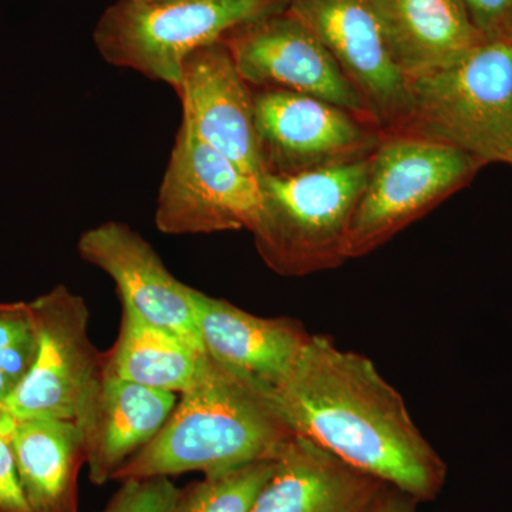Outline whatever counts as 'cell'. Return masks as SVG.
Returning <instances> with one entry per match:
<instances>
[{
	"mask_svg": "<svg viewBox=\"0 0 512 512\" xmlns=\"http://www.w3.org/2000/svg\"><path fill=\"white\" fill-rule=\"evenodd\" d=\"M268 393L295 436L348 466L417 503L443 491L446 463L414 423L402 394L366 356L311 335L291 372Z\"/></svg>",
	"mask_w": 512,
	"mask_h": 512,
	"instance_id": "6da1fadb",
	"label": "cell"
},
{
	"mask_svg": "<svg viewBox=\"0 0 512 512\" xmlns=\"http://www.w3.org/2000/svg\"><path fill=\"white\" fill-rule=\"evenodd\" d=\"M180 396L163 429L121 466L113 481L185 473L208 476L275 460L295 436L268 390L210 356L201 375Z\"/></svg>",
	"mask_w": 512,
	"mask_h": 512,
	"instance_id": "7a4b0ae2",
	"label": "cell"
},
{
	"mask_svg": "<svg viewBox=\"0 0 512 512\" xmlns=\"http://www.w3.org/2000/svg\"><path fill=\"white\" fill-rule=\"evenodd\" d=\"M369 164L370 157L306 173L259 177L261 204L251 234L271 271L298 278L348 261L346 237Z\"/></svg>",
	"mask_w": 512,
	"mask_h": 512,
	"instance_id": "3957f363",
	"label": "cell"
},
{
	"mask_svg": "<svg viewBox=\"0 0 512 512\" xmlns=\"http://www.w3.org/2000/svg\"><path fill=\"white\" fill-rule=\"evenodd\" d=\"M402 128L488 164L512 165V30L466 59L410 80Z\"/></svg>",
	"mask_w": 512,
	"mask_h": 512,
	"instance_id": "277c9868",
	"label": "cell"
},
{
	"mask_svg": "<svg viewBox=\"0 0 512 512\" xmlns=\"http://www.w3.org/2000/svg\"><path fill=\"white\" fill-rule=\"evenodd\" d=\"M286 5L288 0H117L101 15L93 39L107 63L177 92L191 53Z\"/></svg>",
	"mask_w": 512,
	"mask_h": 512,
	"instance_id": "5b68a950",
	"label": "cell"
},
{
	"mask_svg": "<svg viewBox=\"0 0 512 512\" xmlns=\"http://www.w3.org/2000/svg\"><path fill=\"white\" fill-rule=\"evenodd\" d=\"M487 167L446 144L386 133L370 157L369 173L346 237V259L369 255L404 228L463 190Z\"/></svg>",
	"mask_w": 512,
	"mask_h": 512,
	"instance_id": "8992f818",
	"label": "cell"
},
{
	"mask_svg": "<svg viewBox=\"0 0 512 512\" xmlns=\"http://www.w3.org/2000/svg\"><path fill=\"white\" fill-rule=\"evenodd\" d=\"M37 328V355L5 406L16 419H79L103 380V355L89 336L82 296L64 285L29 302Z\"/></svg>",
	"mask_w": 512,
	"mask_h": 512,
	"instance_id": "52a82bcc",
	"label": "cell"
},
{
	"mask_svg": "<svg viewBox=\"0 0 512 512\" xmlns=\"http://www.w3.org/2000/svg\"><path fill=\"white\" fill-rule=\"evenodd\" d=\"M254 120L262 175L299 174L367 160L386 137L375 121L284 90H254Z\"/></svg>",
	"mask_w": 512,
	"mask_h": 512,
	"instance_id": "ba28073f",
	"label": "cell"
},
{
	"mask_svg": "<svg viewBox=\"0 0 512 512\" xmlns=\"http://www.w3.org/2000/svg\"><path fill=\"white\" fill-rule=\"evenodd\" d=\"M259 204L258 178L181 124L158 191V231L167 235L251 232Z\"/></svg>",
	"mask_w": 512,
	"mask_h": 512,
	"instance_id": "9c48e42d",
	"label": "cell"
},
{
	"mask_svg": "<svg viewBox=\"0 0 512 512\" xmlns=\"http://www.w3.org/2000/svg\"><path fill=\"white\" fill-rule=\"evenodd\" d=\"M221 42L252 89L306 94L375 121L329 50L288 9L238 26Z\"/></svg>",
	"mask_w": 512,
	"mask_h": 512,
	"instance_id": "30bf717a",
	"label": "cell"
},
{
	"mask_svg": "<svg viewBox=\"0 0 512 512\" xmlns=\"http://www.w3.org/2000/svg\"><path fill=\"white\" fill-rule=\"evenodd\" d=\"M286 9L329 50L372 119L386 133L400 130L410 113L409 82L390 59L372 0H288Z\"/></svg>",
	"mask_w": 512,
	"mask_h": 512,
	"instance_id": "8fae6325",
	"label": "cell"
},
{
	"mask_svg": "<svg viewBox=\"0 0 512 512\" xmlns=\"http://www.w3.org/2000/svg\"><path fill=\"white\" fill-rule=\"evenodd\" d=\"M77 252L113 279L121 306L205 352L195 318L194 288L178 281L138 232L121 222H106L82 234Z\"/></svg>",
	"mask_w": 512,
	"mask_h": 512,
	"instance_id": "7c38bea8",
	"label": "cell"
},
{
	"mask_svg": "<svg viewBox=\"0 0 512 512\" xmlns=\"http://www.w3.org/2000/svg\"><path fill=\"white\" fill-rule=\"evenodd\" d=\"M177 93L183 104L181 124L259 180L254 90L242 79L224 43L201 47L185 59Z\"/></svg>",
	"mask_w": 512,
	"mask_h": 512,
	"instance_id": "4fadbf2b",
	"label": "cell"
},
{
	"mask_svg": "<svg viewBox=\"0 0 512 512\" xmlns=\"http://www.w3.org/2000/svg\"><path fill=\"white\" fill-rule=\"evenodd\" d=\"M192 298L205 353L268 392L288 376L311 338L299 320L261 318L197 289Z\"/></svg>",
	"mask_w": 512,
	"mask_h": 512,
	"instance_id": "5bb4252c",
	"label": "cell"
},
{
	"mask_svg": "<svg viewBox=\"0 0 512 512\" xmlns=\"http://www.w3.org/2000/svg\"><path fill=\"white\" fill-rule=\"evenodd\" d=\"M390 490L311 440L293 436L251 512H376Z\"/></svg>",
	"mask_w": 512,
	"mask_h": 512,
	"instance_id": "9a60e30c",
	"label": "cell"
},
{
	"mask_svg": "<svg viewBox=\"0 0 512 512\" xmlns=\"http://www.w3.org/2000/svg\"><path fill=\"white\" fill-rule=\"evenodd\" d=\"M177 396L103 376L76 420L93 484L109 483L126 461L157 436L173 412Z\"/></svg>",
	"mask_w": 512,
	"mask_h": 512,
	"instance_id": "2e32d148",
	"label": "cell"
},
{
	"mask_svg": "<svg viewBox=\"0 0 512 512\" xmlns=\"http://www.w3.org/2000/svg\"><path fill=\"white\" fill-rule=\"evenodd\" d=\"M372 6L407 82L466 59L485 42L463 0H372Z\"/></svg>",
	"mask_w": 512,
	"mask_h": 512,
	"instance_id": "e0dca14e",
	"label": "cell"
},
{
	"mask_svg": "<svg viewBox=\"0 0 512 512\" xmlns=\"http://www.w3.org/2000/svg\"><path fill=\"white\" fill-rule=\"evenodd\" d=\"M10 446L30 511L79 512V474L86 451L76 421L18 419Z\"/></svg>",
	"mask_w": 512,
	"mask_h": 512,
	"instance_id": "ac0fdd59",
	"label": "cell"
},
{
	"mask_svg": "<svg viewBox=\"0 0 512 512\" xmlns=\"http://www.w3.org/2000/svg\"><path fill=\"white\" fill-rule=\"evenodd\" d=\"M207 360V353L123 306L119 338L103 355V376L181 394L195 383Z\"/></svg>",
	"mask_w": 512,
	"mask_h": 512,
	"instance_id": "d6986e66",
	"label": "cell"
},
{
	"mask_svg": "<svg viewBox=\"0 0 512 512\" xmlns=\"http://www.w3.org/2000/svg\"><path fill=\"white\" fill-rule=\"evenodd\" d=\"M274 460L208 474L180 490L174 512H251Z\"/></svg>",
	"mask_w": 512,
	"mask_h": 512,
	"instance_id": "ffe728a7",
	"label": "cell"
},
{
	"mask_svg": "<svg viewBox=\"0 0 512 512\" xmlns=\"http://www.w3.org/2000/svg\"><path fill=\"white\" fill-rule=\"evenodd\" d=\"M37 355V328L32 306L0 302V403L23 382Z\"/></svg>",
	"mask_w": 512,
	"mask_h": 512,
	"instance_id": "44dd1931",
	"label": "cell"
},
{
	"mask_svg": "<svg viewBox=\"0 0 512 512\" xmlns=\"http://www.w3.org/2000/svg\"><path fill=\"white\" fill-rule=\"evenodd\" d=\"M171 477L128 478L99 512H174L180 488Z\"/></svg>",
	"mask_w": 512,
	"mask_h": 512,
	"instance_id": "7402d4cb",
	"label": "cell"
},
{
	"mask_svg": "<svg viewBox=\"0 0 512 512\" xmlns=\"http://www.w3.org/2000/svg\"><path fill=\"white\" fill-rule=\"evenodd\" d=\"M0 512H32L20 485L10 436H0Z\"/></svg>",
	"mask_w": 512,
	"mask_h": 512,
	"instance_id": "603a6c76",
	"label": "cell"
},
{
	"mask_svg": "<svg viewBox=\"0 0 512 512\" xmlns=\"http://www.w3.org/2000/svg\"><path fill=\"white\" fill-rule=\"evenodd\" d=\"M463 3L485 39L512 30V0H463Z\"/></svg>",
	"mask_w": 512,
	"mask_h": 512,
	"instance_id": "cb8c5ba5",
	"label": "cell"
},
{
	"mask_svg": "<svg viewBox=\"0 0 512 512\" xmlns=\"http://www.w3.org/2000/svg\"><path fill=\"white\" fill-rule=\"evenodd\" d=\"M416 504L412 497L392 488L376 512H416Z\"/></svg>",
	"mask_w": 512,
	"mask_h": 512,
	"instance_id": "d4e9b609",
	"label": "cell"
},
{
	"mask_svg": "<svg viewBox=\"0 0 512 512\" xmlns=\"http://www.w3.org/2000/svg\"><path fill=\"white\" fill-rule=\"evenodd\" d=\"M16 419L5 404L0 403V436H10L16 426Z\"/></svg>",
	"mask_w": 512,
	"mask_h": 512,
	"instance_id": "484cf974",
	"label": "cell"
},
{
	"mask_svg": "<svg viewBox=\"0 0 512 512\" xmlns=\"http://www.w3.org/2000/svg\"><path fill=\"white\" fill-rule=\"evenodd\" d=\"M143 2L160 3V2H168V0H143Z\"/></svg>",
	"mask_w": 512,
	"mask_h": 512,
	"instance_id": "4316f807",
	"label": "cell"
}]
</instances>
